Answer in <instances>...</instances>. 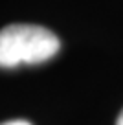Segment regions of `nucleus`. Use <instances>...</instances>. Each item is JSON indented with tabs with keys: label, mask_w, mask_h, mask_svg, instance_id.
Listing matches in <instances>:
<instances>
[{
	"label": "nucleus",
	"mask_w": 123,
	"mask_h": 125,
	"mask_svg": "<svg viewBox=\"0 0 123 125\" xmlns=\"http://www.w3.org/2000/svg\"><path fill=\"white\" fill-rule=\"evenodd\" d=\"M0 125H31V123L26 120H11V121H6V123H0Z\"/></svg>",
	"instance_id": "2"
},
{
	"label": "nucleus",
	"mask_w": 123,
	"mask_h": 125,
	"mask_svg": "<svg viewBox=\"0 0 123 125\" xmlns=\"http://www.w3.org/2000/svg\"><path fill=\"white\" fill-rule=\"evenodd\" d=\"M61 48L57 35L42 26L11 24L0 31V68L39 64L51 59Z\"/></svg>",
	"instance_id": "1"
},
{
	"label": "nucleus",
	"mask_w": 123,
	"mask_h": 125,
	"mask_svg": "<svg viewBox=\"0 0 123 125\" xmlns=\"http://www.w3.org/2000/svg\"><path fill=\"white\" fill-rule=\"evenodd\" d=\"M116 125H123V110H121V114L118 116V121H116Z\"/></svg>",
	"instance_id": "3"
}]
</instances>
